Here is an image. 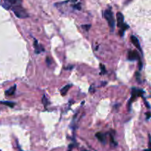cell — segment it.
Returning a JSON list of instances; mask_svg holds the SVG:
<instances>
[{
    "label": "cell",
    "mask_w": 151,
    "mask_h": 151,
    "mask_svg": "<svg viewBox=\"0 0 151 151\" xmlns=\"http://www.w3.org/2000/svg\"><path fill=\"white\" fill-rule=\"evenodd\" d=\"M42 102H43V105H44L45 107H46L47 105H48V99H47V97L45 96V95H44V96H43V99H42Z\"/></svg>",
    "instance_id": "12"
},
{
    "label": "cell",
    "mask_w": 151,
    "mask_h": 151,
    "mask_svg": "<svg viewBox=\"0 0 151 151\" xmlns=\"http://www.w3.org/2000/svg\"><path fill=\"white\" fill-rule=\"evenodd\" d=\"M127 58L130 61H136V60H140V57H139V52H136L135 50H130L128 52V55H127Z\"/></svg>",
    "instance_id": "4"
},
{
    "label": "cell",
    "mask_w": 151,
    "mask_h": 151,
    "mask_svg": "<svg viewBox=\"0 0 151 151\" xmlns=\"http://www.w3.org/2000/svg\"><path fill=\"white\" fill-rule=\"evenodd\" d=\"M144 93H145L144 91L141 90V89H135V88H133V89H132L131 97H130V100L128 102L129 108H130V105H131V102H133V101H134L138 96H142V94H143Z\"/></svg>",
    "instance_id": "3"
},
{
    "label": "cell",
    "mask_w": 151,
    "mask_h": 151,
    "mask_svg": "<svg viewBox=\"0 0 151 151\" xmlns=\"http://www.w3.org/2000/svg\"><path fill=\"white\" fill-rule=\"evenodd\" d=\"M81 151H89V150H83Z\"/></svg>",
    "instance_id": "18"
},
{
    "label": "cell",
    "mask_w": 151,
    "mask_h": 151,
    "mask_svg": "<svg viewBox=\"0 0 151 151\" xmlns=\"http://www.w3.org/2000/svg\"><path fill=\"white\" fill-rule=\"evenodd\" d=\"M16 90V86L14 85L13 87L10 88L8 90H7L6 92H5V95H6V96H11V95H14Z\"/></svg>",
    "instance_id": "8"
},
{
    "label": "cell",
    "mask_w": 151,
    "mask_h": 151,
    "mask_svg": "<svg viewBox=\"0 0 151 151\" xmlns=\"http://www.w3.org/2000/svg\"><path fill=\"white\" fill-rule=\"evenodd\" d=\"M96 137L98 139H99V141H100L102 143L105 144V135L103 134V133H96Z\"/></svg>",
    "instance_id": "9"
},
{
    "label": "cell",
    "mask_w": 151,
    "mask_h": 151,
    "mask_svg": "<svg viewBox=\"0 0 151 151\" xmlns=\"http://www.w3.org/2000/svg\"><path fill=\"white\" fill-rule=\"evenodd\" d=\"M10 9L12 10L13 12H14V14L16 15V16L18 17V18L24 19L28 17V14L26 13V11H24V9L22 8V6H21V5L12 6Z\"/></svg>",
    "instance_id": "2"
},
{
    "label": "cell",
    "mask_w": 151,
    "mask_h": 151,
    "mask_svg": "<svg viewBox=\"0 0 151 151\" xmlns=\"http://www.w3.org/2000/svg\"><path fill=\"white\" fill-rule=\"evenodd\" d=\"M130 39H131V42L133 43V44L134 45V46L136 47L137 48V49H139V51H140V52H142V49H141L140 44H139V40H138L137 38H136V36H131V37H130Z\"/></svg>",
    "instance_id": "6"
},
{
    "label": "cell",
    "mask_w": 151,
    "mask_h": 151,
    "mask_svg": "<svg viewBox=\"0 0 151 151\" xmlns=\"http://www.w3.org/2000/svg\"><path fill=\"white\" fill-rule=\"evenodd\" d=\"M71 86H72L71 85H67L66 86H64V87L61 90V95H62V96H65V95L67 94V92H68L69 89H70V87H71Z\"/></svg>",
    "instance_id": "10"
},
{
    "label": "cell",
    "mask_w": 151,
    "mask_h": 151,
    "mask_svg": "<svg viewBox=\"0 0 151 151\" xmlns=\"http://www.w3.org/2000/svg\"><path fill=\"white\" fill-rule=\"evenodd\" d=\"M103 17L107 20L108 25L111 27V30H114L115 27V19H114V14L111 9H107L103 11Z\"/></svg>",
    "instance_id": "1"
},
{
    "label": "cell",
    "mask_w": 151,
    "mask_h": 151,
    "mask_svg": "<svg viewBox=\"0 0 151 151\" xmlns=\"http://www.w3.org/2000/svg\"><path fill=\"white\" fill-rule=\"evenodd\" d=\"M46 62H47V65H48V66L50 65L51 61H50V60H49V57H47V59H46Z\"/></svg>",
    "instance_id": "16"
},
{
    "label": "cell",
    "mask_w": 151,
    "mask_h": 151,
    "mask_svg": "<svg viewBox=\"0 0 151 151\" xmlns=\"http://www.w3.org/2000/svg\"><path fill=\"white\" fill-rule=\"evenodd\" d=\"M146 115H147V120H149L150 117V112L146 113Z\"/></svg>",
    "instance_id": "17"
},
{
    "label": "cell",
    "mask_w": 151,
    "mask_h": 151,
    "mask_svg": "<svg viewBox=\"0 0 151 151\" xmlns=\"http://www.w3.org/2000/svg\"><path fill=\"white\" fill-rule=\"evenodd\" d=\"M1 103L4 104V105H7V106H9L13 108V107L15 105V102H10V101H1Z\"/></svg>",
    "instance_id": "11"
},
{
    "label": "cell",
    "mask_w": 151,
    "mask_h": 151,
    "mask_svg": "<svg viewBox=\"0 0 151 151\" xmlns=\"http://www.w3.org/2000/svg\"><path fill=\"white\" fill-rule=\"evenodd\" d=\"M117 27H120V28H121V27L125 24L124 16H123V14L120 12L117 14Z\"/></svg>",
    "instance_id": "5"
},
{
    "label": "cell",
    "mask_w": 151,
    "mask_h": 151,
    "mask_svg": "<svg viewBox=\"0 0 151 151\" xmlns=\"http://www.w3.org/2000/svg\"><path fill=\"white\" fill-rule=\"evenodd\" d=\"M145 151H150V150L148 149V150H145Z\"/></svg>",
    "instance_id": "19"
},
{
    "label": "cell",
    "mask_w": 151,
    "mask_h": 151,
    "mask_svg": "<svg viewBox=\"0 0 151 151\" xmlns=\"http://www.w3.org/2000/svg\"><path fill=\"white\" fill-rule=\"evenodd\" d=\"M82 27H83L84 30H89V28L91 27V25H90V24H87V25H82Z\"/></svg>",
    "instance_id": "13"
},
{
    "label": "cell",
    "mask_w": 151,
    "mask_h": 151,
    "mask_svg": "<svg viewBox=\"0 0 151 151\" xmlns=\"http://www.w3.org/2000/svg\"><path fill=\"white\" fill-rule=\"evenodd\" d=\"M34 48L35 52H36V54H39L42 52V51H44V49L42 48V47L38 44V42L36 40H35L34 42Z\"/></svg>",
    "instance_id": "7"
},
{
    "label": "cell",
    "mask_w": 151,
    "mask_h": 151,
    "mask_svg": "<svg viewBox=\"0 0 151 151\" xmlns=\"http://www.w3.org/2000/svg\"><path fill=\"white\" fill-rule=\"evenodd\" d=\"M100 68H101V70H102V73H105V72H106V71H105V66H103V65H102V64H100Z\"/></svg>",
    "instance_id": "14"
},
{
    "label": "cell",
    "mask_w": 151,
    "mask_h": 151,
    "mask_svg": "<svg viewBox=\"0 0 151 151\" xmlns=\"http://www.w3.org/2000/svg\"><path fill=\"white\" fill-rule=\"evenodd\" d=\"M142 69V63L140 60H139V69L141 70Z\"/></svg>",
    "instance_id": "15"
}]
</instances>
